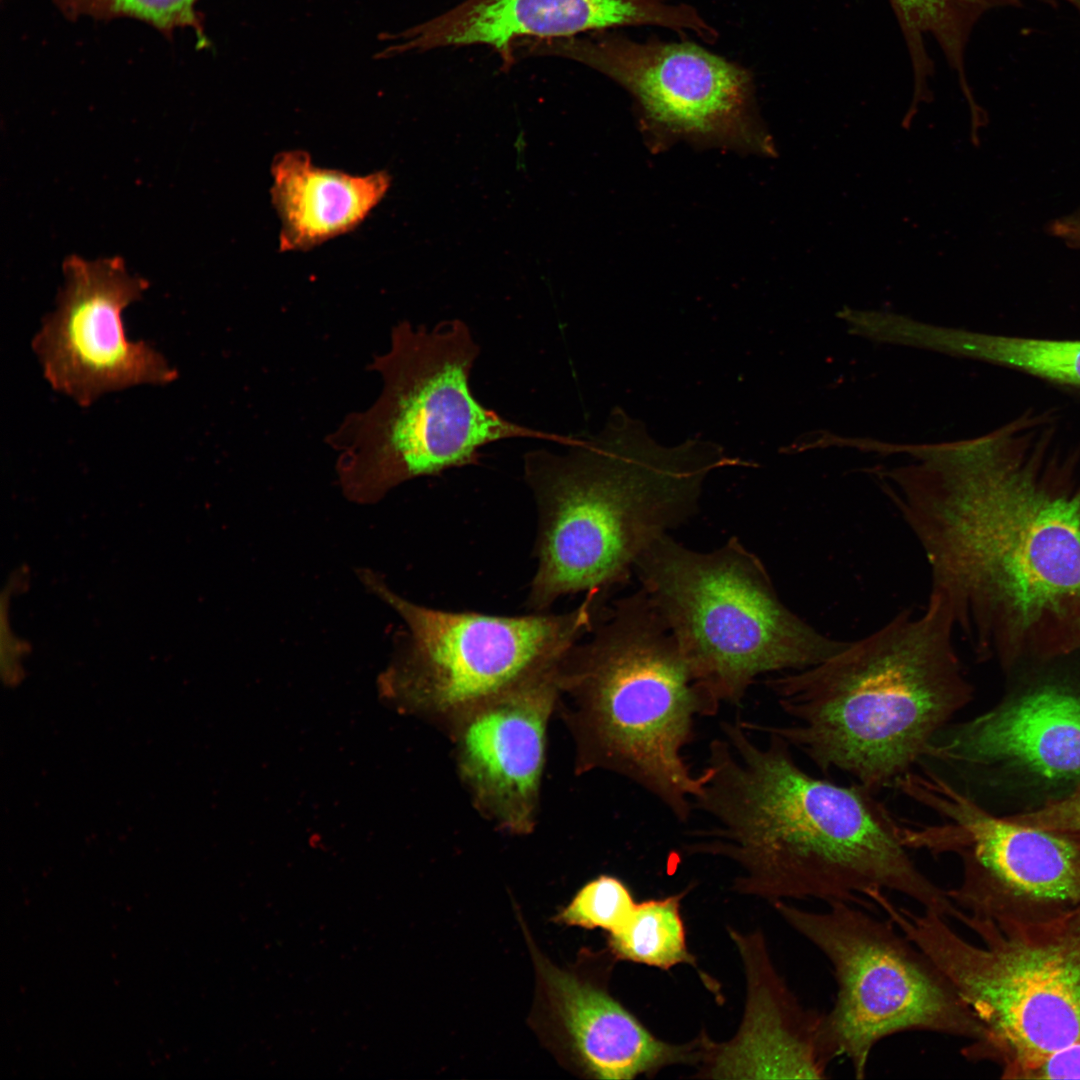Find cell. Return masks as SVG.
<instances>
[{
  "mask_svg": "<svg viewBox=\"0 0 1080 1080\" xmlns=\"http://www.w3.org/2000/svg\"><path fill=\"white\" fill-rule=\"evenodd\" d=\"M919 460L885 488L955 628L1002 664L1080 651V443L1031 412Z\"/></svg>",
  "mask_w": 1080,
  "mask_h": 1080,
  "instance_id": "cell-1",
  "label": "cell"
},
{
  "mask_svg": "<svg viewBox=\"0 0 1080 1080\" xmlns=\"http://www.w3.org/2000/svg\"><path fill=\"white\" fill-rule=\"evenodd\" d=\"M709 744L693 810L708 823L690 831L683 850L736 867L731 889L771 901H845L871 910L868 896L892 891L952 918L944 890L915 864L899 820L855 782L816 778L791 746L764 732L757 743L740 719L721 723Z\"/></svg>",
  "mask_w": 1080,
  "mask_h": 1080,
  "instance_id": "cell-2",
  "label": "cell"
},
{
  "mask_svg": "<svg viewBox=\"0 0 1080 1080\" xmlns=\"http://www.w3.org/2000/svg\"><path fill=\"white\" fill-rule=\"evenodd\" d=\"M568 448L524 456L538 511L532 612L567 594L625 584L654 541L696 514L711 472L751 466L709 440L661 445L620 407L599 433Z\"/></svg>",
  "mask_w": 1080,
  "mask_h": 1080,
  "instance_id": "cell-3",
  "label": "cell"
},
{
  "mask_svg": "<svg viewBox=\"0 0 1080 1080\" xmlns=\"http://www.w3.org/2000/svg\"><path fill=\"white\" fill-rule=\"evenodd\" d=\"M947 595L903 610L825 661L766 681L793 723L742 720L800 750L823 773L849 774L875 794L916 767L933 736L973 697L953 642Z\"/></svg>",
  "mask_w": 1080,
  "mask_h": 1080,
  "instance_id": "cell-4",
  "label": "cell"
},
{
  "mask_svg": "<svg viewBox=\"0 0 1080 1080\" xmlns=\"http://www.w3.org/2000/svg\"><path fill=\"white\" fill-rule=\"evenodd\" d=\"M590 634L558 665L560 689L573 702L579 768L622 776L688 821L702 776L683 752L696 718L722 704L697 680L641 587L614 601Z\"/></svg>",
  "mask_w": 1080,
  "mask_h": 1080,
  "instance_id": "cell-5",
  "label": "cell"
},
{
  "mask_svg": "<svg viewBox=\"0 0 1080 1080\" xmlns=\"http://www.w3.org/2000/svg\"><path fill=\"white\" fill-rule=\"evenodd\" d=\"M479 353L458 319L431 329L406 320L393 326L389 350L370 365L383 380L380 396L367 410L346 416L327 438L338 452V481L349 500L375 503L406 481L477 464L480 450L500 440L533 438L567 447L578 441L520 425L482 405L469 385Z\"/></svg>",
  "mask_w": 1080,
  "mask_h": 1080,
  "instance_id": "cell-6",
  "label": "cell"
},
{
  "mask_svg": "<svg viewBox=\"0 0 1080 1080\" xmlns=\"http://www.w3.org/2000/svg\"><path fill=\"white\" fill-rule=\"evenodd\" d=\"M877 906L942 970L972 1011L982 1036L961 1050L1001 1074L1080 1042V909L1048 919H989L955 911L974 944L931 910L887 896Z\"/></svg>",
  "mask_w": 1080,
  "mask_h": 1080,
  "instance_id": "cell-7",
  "label": "cell"
},
{
  "mask_svg": "<svg viewBox=\"0 0 1080 1080\" xmlns=\"http://www.w3.org/2000/svg\"><path fill=\"white\" fill-rule=\"evenodd\" d=\"M633 573L697 680L721 704L740 705L759 676L815 666L849 643L792 612L761 559L735 536L703 552L663 535Z\"/></svg>",
  "mask_w": 1080,
  "mask_h": 1080,
  "instance_id": "cell-8",
  "label": "cell"
},
{
  "mask_svg": "<svg viewBox=\"0 0 1080 1080\" xmlns=\"http://www.w3.org/2000/svg\"><path fill=\"white\" fill-rule=\"evenodd\" d=\"M358 576L404 623L396 654L380 680L384 695L408 710L450 720L555 669L608 609L609 593L592 590L561 614L445 611L402 597L370 569H359Z\"/></svg>",
  "mask_w": 1080,
  "mask_h": 1080,
  "instance_id": "cell-9",
  "label": "cell"
},
{
  "mask_svg": "<svg viewBox=\"0 0 1080 1080\" xmlns=\"http://www.w3.org/2000/svg\"><path fill=\"white\" fill-rule=\"evenodd\" d=\"M772 904L832 966L837 994L822 1012V1041L832 1061L849 1060L856 1078L865 1077L875 1046L898 1033L981 1038L978 1020L951 981L888 917L845 901L826 903L824 911Z\"/></svg>",
  "mask_w": 1080,
  "mask_h": 1080,
  "instance_id": "cell-10",
  "label": "cell"
},
{
  "mask_svg": "<svg viewBox=\"0 0 1080 1080\" xmlns=\"http://www.w3.org/2000/svg\"><path fill=\"white\" fill-rule=\"evenodd\" d=\"M894 788L932 811L935 823L900 820L908 849L954 854L960 884L955 909L989 919H1048L1080 909V841L1000 817L937 775L912 769Z\"/></svg>",
  "mask_w": 1080,
  "mask_h": 1080,
  "instance_id": "cell-11",
  "label": "cell"
},
{
  "mask_svg": "<svg viewBox=\"0 0 1080 1080\" xmlns=\"http://www.w3.org/2000/svg\"><path fill=\"white\" fill-rule=\"evenodd\" d=\"M520 56L558 57L590 67L624 88L655 134L774 155L759 125L751 74L690 41H636L607 31L525 39Z\"/></svg>",
  "mask_w": 1080,
  "mask_h": 1080,
  "instance_id": "cell-12",
  "label": "cell"
},
{
  "mask_svg": "<svg viewBox=\"0 0 1080 1080\" xmlns=\"http://www.w3.org/2000/svg\"><path fill=\"white\" fill-rule=\"evenodd\" d=\"M64 285L43 319L32 348L57 392L89 407L102 395L141 384L166 385L178 374L145 341H130L122 312L149 283L128 273L123 258L63 262Z\"/></svg>",
  "mask_w": 1080,
  "mask_h": 1080,
  "instance_id": "cell-13",
  "label": "cell"
},
{
  "mask_svg": "<svg viewBox=\"0 0 1080 1080\" xmlns=\"http://www.w3.org/2000/svg\"><path fill=\"white\" fill-rule=\"evenodd\" d=\"M916 767L962 794L995 774L1019 769L1049 781L1080 778V692L1031 690L966 721L950 722Z\"/></svg>",
  "mask_w": 1080,
  "mask_h": 1080,
  "instance_id": "cell-14",
  "label": "cell"
},
{
  "mask_svg": "<svg viewBox=\"0 0 1080 1080\" xmlns=\"http://www.w3.org/2000/svg\"><path fill=\"white\" fill-rule=\"evenodd\" d=\"M626 26L693 33L707 43L718 37L694 6L671 0H463L402 33L385 35L399 42L379 56L482 45L510 67L515 63L513 47L520 40L567 38Z\"/></svg>",
  "mask_w": 1080,
  "mask_h": 1080,
  "instance_id": "cell-15",
  "label": "cell"
},
{
  "mask_svg": "<svg viewBox=\"0 0 1080 1080\" xmlns=\"http://www.w3.org/2000/svg\"><path fill=\"white\" fill-rule=\"evenodd\" d=\"M531 946L537 980V1015L578 1072L594 1079L654 1077L672 1066L697 1068L704 1031L684 1043L658 1038L608 989L609 952L598 971L565 970ZM609 951V950H608Z\"/></svg>",
  "mask_w": 1080,
  "mask_h": 1080,
  "instance_id": "cell-16",
  "label": "cell"
},
{
  "mask_svg": "<svg viewBox=\"0 0 1080 1080\" xmlns=\"http://www.w3.org/2000/svg\"><path fill=\"white\" fill-rule=\"evenodd\" d=\"M560 692L557 666L454 720L460 775L480 810L506 831L534 825L547 723Z\"/></svg>",
  "mask_w": 1080,
  "mask_h": 1080,
  "instance_id": "cell-17",
  "label": "cell"
},
{
  "mask_svg": "<svg viewBox=\"0 0 1080 1080\" xmlns=\"http://www.w3.org/2000/svg\"><path fill=\"white\" fill-rule=\"evenodd\" d=\"M739 954L746 995L742 1020L727 1041L705 1035L694 1078L822 1079L832 1062L825 1051L822 1013L804 1007L778 973L761 931L728 928Z\"/></svg>",
  "mask_w": 1080,
  "mask_h": 1080,
  "instance_id": "cell-18",
  "label": "cell"
},
{
  "mask_svg": "<svg viewBox=\"0 0 1080 1080\" xmlns=\"http://www.w3.org/2000/svg\"><path fill=\"white\" fill-rule=\"evenodd\" d=\"M271 203L280 220V252H304L357 229L388 193L386 170L353 175L314 164L307 151L277 153Z\"/></svg>",
  "mask_w": 1080,
  "mask_h": 1080,
  "instance_id": "cell-19",
  "label": "cell"
},
{
  "mask_svg": "<svg viewBox=\"0 0 1080 1080\" xmlns=\"http://www.w3.org/2000/svg\"><path fill=\"white\" fill-rule=\"evenodd\" d=\"M685 892L637 902L626 922L607 934L609 952L618 961H629L662 970L690 965L703 985L722 1002L720 985L702 971L689 951L681 914Z\"/></svg>",
  "mask_w": 1080,
  "mask_h": 1080,
  "instance_id": "cell-20",
  "label": "cell"
},
{
  "mask_svg": "<svg viewBox=\"0 0 1080 1080\" xmlns=\"http://www.w3.org/2000/svg\"><path fill=\"white\" fill-rule=\"evenodd\" d=\"M959 354L1014 369L1080 394V339H1050L966 331Z\"/></svg>",
  "mask_w": 1080,
  "mask_h": 1080,
  "instance_id": "cell-21",
  "label": "cell"
},
{
  "mask_svg": "<svg viewBox=\"0 0 1080 1080\" xmlns=\"http://www.w3.org/2000/svg\"><path fill=\"white\" fill-rule=\"evenodd\" d=\"M59 12L68 20L91 18L110 21L129 18L144 22L168 40L179 29H192L197 47L207 48L202 14L196 9L199 0H53Z\"/></svg>",
  "mask_w": 1080,
  "mask_h": 1080,
  "instance_id": "cell-22",
  "label": "cell"
},
{
  "mask_svg": "<svg viewBox=\"0 0 1080 1080\" xmlns=\"http://www.w3.org/2000/svg\"><path fill=\"white\" fill-rule=\"evenodd\" d=\"M636 903L624 881L602 874L587 882L555 920L585 929H602L609 934L626 922Z\"/></svg>",
  "mask_w": 1080,
  "mask_h": 1080,
  "instance_id": "cell-23",
  "label": "cell"
},
{
  "mask_svg": "<svg viewBox=\"0 0 1080 1080\" xmlns=\"http://www.w3.org/2000/svg\"><path fill=\"white\" fill-rule=\"evenodd\" d=\"M1005 1079H1080V1042L1019 1064L1001 1074Z\"/></svg>",
  "mask_w": 1080,
  "mask_h": 1080,
  "instance_id": "cell-24",
  "label": "cell"
},
{
  "mask_svg": "<svg viewBox=\"0 0 1080 1080\" xmlns=\"http://www.w3.org/2000/svg\"><path fill=\"white\" fill-rule=\"evenodd\" d=\"M1011 818L1020 823L1060 833L1080 841V791L1050 802L1033 812Z\"/></svg>",
  "mask_w": 1080,
  "mask_h": 1080,
  "instance_id": "cell-25",
  "label": "cell"
},
{
  "mask_svg": "<svg viewBox=\"0 0 1080 1080\" xmlns=\"http://www.w3.org/2000/svg\"><path fill=\"white\" fill-rule=\"evenodd\" d=\"M957 19L973 28L979 17L1004 0H936Z\"/></svg>",
  "mask_w": 1080,
  "mask_h": 1080,
  "instance_id": "cell-26",
  "label": "cell"
},
{
  "mask_svg": "<svg viewBox=\"0 0 1080 1080\" xmlns=\"http://www.w3.org/2000/svg\"><path fill=\"white\" fill-rule=\"evenodd\" d=\"M1079 222H1080V213H1079Z\"/></svg>",
  "mask_w": 1080,
  "mask_h": 1080,
  "instance_id": "cell-27",
  "label": "cell"
}]
</instances>
